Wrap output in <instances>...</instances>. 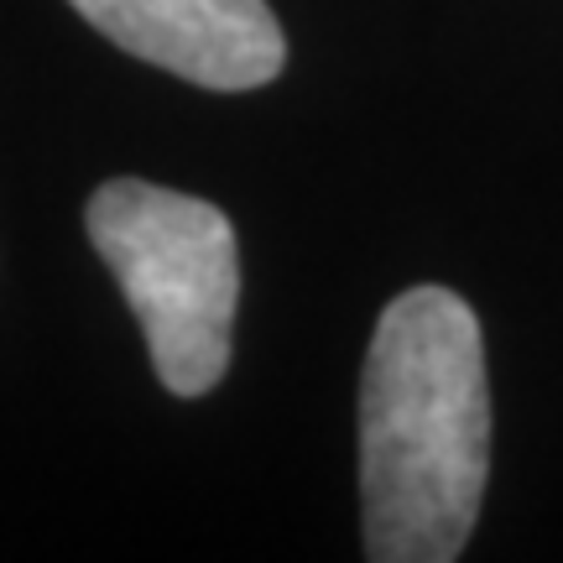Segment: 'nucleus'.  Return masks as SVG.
Instances as JSON below:
<instances>
[{"label": "nucleus", "instance_id": "3", "mask_svg": "<svg viewBox=\"0 0 563 563\" xmlns=\"http://www.w3.org/2000/svg\"><path fill=\"white\" fill-rule=\"evenodd\" d=\"M100 37L199 84L262 89L282 74L287 42L266 0H68Z\"/></svg>", "mask_w": 563, "mask_h": 563}, {"label": "nucleus", "instance_id": "2", "mask_svg": "<svg viewBox=\"0 0 563 563\" xmlns=\"http://www.w3.org/2000/svg\"><path fill=\"white\" fill-rule=\"evenodd\" d=\"M89 241L121 282L162 386L173 397H203L230 365L241 302L230 220L203 199L115 178L89 199Z\"/></svg>", "mask_w": 563, "mask_h": 563}, {"label": "nucleus", "instance_id": "1", "mask_svg": "<svg viewBox=\"0 0 563 563\" xmlns=\"http://www.w3.org/2000/svg\"><path fill=\"white\" fill-rule=\"evenodd\" d=\"M490 470L481 319L449 287L386 302L361 376V501L376 563H449L470 543Z\"/></svg>", "mask_w": 563, "mask_h": 563}]
</instances>
